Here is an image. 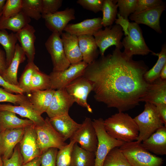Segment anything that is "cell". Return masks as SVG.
<instances>
[{
    "label": "cell",
    "mask_w": 166,
    "mask_h": 166,
    "mask_svg": "<svg viewBox=\"0 0 166 166\" xmlns=\"http://www.w3.org/2000/svg\"><path fill=\"white\" fill-rule=\"evenodd\" d=\"M132 57L115 48L88 65L83 76L92 83L96 101L121 112L139 105L148 84L144 77L148 68Z\"/></svg>",
    "instance_id": "obj_1"
},
{
    "label": "cell",
    "mask_w": 166,
    "mask_h": 166,
    "mask_svg": "<svg viewBox=\"0 0 166 166\" xmlns=\"http://www.w3.org/2000/svg\"><path fill=\"white\" fill-rule=\"evenodd\" d=\"M104 128L112 137L124 142L136 141L138 126L133 118L124 112H118L104 121Z\"/></svg>",
    "instance_id": "obj_2"
},
{
    "label": "cell",
    "mask_w": 166,
    "mask_h": 166,
    "mask_svg": "<svg viewBox=\"0 0 166 166\" xmlns=\"http://www.w3.org/2000/svg\"><path fill=\"white\" fill-rule=\"evenodd\" d=\"M133 119L139 129L138 136L136 140L139 143L148 138L164 125L156 106L149 103H145L143 111Z\"/></svg>",
    "instance_id": "obj_3"
},
{
    "label": "cell",
    "mask_w": 166,
    "mask_h": 166,
    "mask_svg": "<svg viewBox=\"0 0 166 166\" xmlns=\"http://www.w3.org/2000/svg\"><path fill=\"white\" fill-rule=\"evenodd\" d=\"M119 148L132 166H162V158L152 155L137 141L124 142Z\"/></svg>",
    "instance_id": "obj_4"
},
{
    "label": "cell",
    "mask_w": 166,
    "mask_h": 166,
    "mask_svg": "<svg viewBox=\"0 0 166 166\" xmlns=\"http://www.w3.org/2000/svg\"><path fill=\"white\" fill-rule=\"evenodd\" d=\"M104 121L101 118L92 121L97 139L94 166H102L109 152L114 148L119 147L124 143L112 137L107 133L104 128Z\"/></svg>",
    "instance_id": "obj_5"
},
{
    "label": "cell",
    "mask_w": 166,
    "mask_h": 166,
    "mask_svg": "<svg viewBox=\"0 0 166 166\" xmlns=\"http://www.w3.org/2000/svg\"><path fill=\"white\" fill-rule=\"evenodd\" d=\"M128 32V35L121 41L125 55L132 57L134 55L144 56L153 52L147 45L138 24L135 22H130Z\"/></svg>",
    "instance_id": "obj_6"
},
{
    "label": "cell",
    "mask_w": 166,
    "mask_h": 166,
    "mask_svg": "<svg viewBox=\"0 0 166 166\" xmlns=\"http://www.w3.org/2000/svg\"><path fill=\"white\" fill-rule=\"evenodd\" d=\"M34 128L42 154L49 148H54L59 149L67 144L65 143L62 136L53 127L49 117H47L45 119L43 124H34Z\"/></svg>",
    "instance_id": "obj_7"
},
{
    "label": "cell",
    "mask_w": 166,
    "mask_h": 166,
    "mask_svg": "<svg viewBox=\"0 0 166 166\" xmlns=\"http://www.w3.org/2000/svg\"><path fill=\"white\" fill-rule=\"evenodd\" d=\"M88 65L82 61L78 63L70 64L64 70L52 71L49 75L50 89L55 90L65 89L74 80L83 76Z\"/></svg>",
    "instance_id": "obj_8"
},
{
    "label": "cell",
    "mask_w": 166,
    "mask_h": 166,
    "mask_svg": "<svg viewBox=\"0 0 166 166\" xmlns=\"http://www.w3.org/2000/svg\"><path fill=\"white\" fill-rule=\"evenodd\" d=\"M123 35L121 27L117 24L106 27L94 34L93 36L101 56H104L106 50L112 46L121 49L123 47L121 41Z\"/></svg>",
    "instance_id": "obj_9"
},
{
    "label": "cell",
    "mask_w": 166,
    "mask_h": 166,
    "mask_svg": "<svg viewBox=\"0 0 166 166\" xmlns=\"http://www.w3.org/2000/svg\"><path fill=\"white\" fill-rule=\"evenodd\" d=\"M45 46L51 57L53 71H62L69 67L71 64L65 55L60 34L53 32L45 42Z\"/></svg>",
    "instance_id": "obj_10"
},
{
    "label": "cell",
    "mask_w": 166,
    "mask_h": 166,
    "mask_svg": "<svg viewBox=\"0 0 166 166\" xmlns=\"http://www.w3.org/2000/svg\"><path fill=\"white\" fill-rule=\"evenodd\" d=\"M78 143L82 148L95 152L97 147V139L92 121L86 117L80 128L69 139Z\"/></svg>",
    "instance_id": "obj_11"
},
{
    "label": "cell",
    "mask_w": 166,
    "mask_h": 166,
    "mask_svg": "<svg viewBox=\"0 0 166 166\" xmlns=\"http://www.w3.org/2000/svg\"><path fill=\"white\" fill-rule=\"evenodd\" d=\"M65 89L75 102L85 108L89 113H93L92 109L87 102L88 96L93 89V85L90 81L82 76L72 81Z\"/></svg>",
    "instance_id": "obj_12"
},
{
    "label": "cell",
    "mask_w": 166,
    "mask_h": 166,
    "mask_svg": "<svg viewBox=\"0 0 166 166\" xmlns=\"http://www.w3.org/2000/svg\"><path fill=\"white\" fill-rule=\"evenodd\" d=\"M19 143L23 164L41 156L34 124L25 128L23 135Z\"/></svg>",
    "instance_id": "obj_13"
},
{
    "label": "cell",
    "mask_w": 166,
    "mask_h": 166,
    "mask_svg": "<svg viewBox=\"0 0 166 166\" xmlns=\"http://www.w3.org/2000/svg\"><path fill=\"white\" fill-rule=\"evenodd\" d=\"M165 9L166 6L163 4L139 12L134 13L130 15L129 18L138 25H147L161 34L162 32L160 25V19Z\"/></svg>",
    "instance_id": "obj_14"
},
{
    "label": "cell",
    "mask_w": 166,
    "mask_h": 166,
    "mask_svg": "<svg viewBox=\"0 0 166 166\" xmlns=\"http://www.w3.org/2000/svg\"><path fill=\"white\" fill-rule=\"evenodd\" d=\"M74 102L65 89L55 90L46 113L49 118L69 114V109Z\"/></svg>",
    "instance_id": "obj_15"
},
{
    "label": "cell",
    "mask_w": 166,
    "mask_h": 166,
    "mask_svg": "<svg viewBox=\"0 0 166 166\" xmlns=\"http://www.w3.org/2000/svg\"><path fill=\"white\" fill-rule=\"evenodd\" d=\"M75 14L73 8L68 7L62 11L42 15V17L48 29L52 33H57L61 35L69 22L75 19Z\"/></svg>",
    "instance_id": "obj_16"
},
{
    "label": "cell",
    "mask_w": 166,
    "mask_h": 166,
    "mask_svg": "<svg viewBox=\"0 0 166 166\" xmlns=\"http://www.w3.org/2000/svg\"><path fill=\"white\" fill-rule=\"evenodd\" d=\"M25 128L6 130L0 132V153L2 159L12 156L14 148L22 140Z\"/></svg>",
    "instance_id": "obj_17"
},
{
    "label": "cell",
    "mask_w": 166,
    "mask_h": 166,
    "mask_svg": "<svg viewBox=\"0 0 166 166\" xmlns=\"http://www.w3.org/2000/svg\"><path fill=\"white\" fill-rule=\"evenodd\" d=\"M102 18L87 19L76 23L68 24L64 31L77 37L83 35H91L102 29Z\"/></svg>",
    "instance_id": "obj_18"
},
{
    "label": "cell",
    "mask_w": 166,
    "mask_h": 166,
    "mask_svg": "<svg viewBox=\"0 0 166 166\" xmlns=\"http://www.w3.org/2000/svg\"><path fill=\"white\" fill-rule=\"evenodd\" d=\"M35 31L33 26L28 24L16 33L20 45L27 57L28 62H34V60Z\"/></svg>",
    "instance_id": "obj_19"
},
{
    "label": "cell",
    "mask_w": 166,
    "mask_h": 166,
    "mask_svg": "<svg viewBox=\"0 0 166 166\" xmlns=\"http://www.w3.org/2000/svg\"><path fill=\"white\" fill-rule=\"evenodd\" d=\"M141 146L156 155L166 154V126L157 130L149 137L140 143Z\"/></svg>",
    "instance_id": "obj_20"
},
{
    "label": "cell",
    "mask_w": 166,
    "mask_h": 166,
    "mask_svg": "<svg viewBox=\"0 0 166 166\" xmlns=\"http://www.w3.org/2000/svg\"><path fill=\"white\" fill-rule=\"evenodd\" d=\"M142 101L155 105L166 104V80L159 78L148 83L145 93L140 100Z\"/></svg>",
    "instance_id": "obj_21"
},
{
    "label": "cell",
    "mask_w": 166,
    "mask_h": 166,
    "mask_svg": "<svg viewBox=\"0 0 166 166\" xmlns=\"http://www.w3.org/2000/svg\"><path fill=\"white\" fill-rule=\"evenodd\" d=\"M49 120L55 129L62 136L65 141L70 139L81 125L74 121L69 114L49 118Z\"/></svg>",
    "instance_id": "obj_22"
},
{
    "label": "cell",
    "mask_w": 166,
    "mask_h": 166,
    "mask_svg": "<svg viewBox=\"0 0 166 166\" xmlns=\"http://www.w3.org/2000/svg\"><path fill=\"white\" fill-rule=\"evenodd\" d=\"M61 36L65 55L70 64H77L83 61L78 37L66 32H63Z\"/></svg>",
    "instance_id": "obj_23"
},
{
    "label": "cell",
    "mask_w": 166,
    "mask_h": 166,
    "mask_svg": "<svg viewBox=\"0 0 166 166\" xmlns=\"http://www.w3.org/2000/svg\"><path fill=\"white\" fill-rule=\"evenodd\" d=\"M55 90H35L27 94V96L36 112L39 115L46 112L49 108Z\"/></svg>",
    "instance_id": "obj_24"
},
{
    "label": "cell",
    "mask_w": 166,
    "mask_h": 166,
    "mask_svg": "<svg viewBox=\"0 0 166 166\" xmlns=\"http://www.w3.org/2000/svg\"><path fill=\"white\" fill-rule=\"evenodd\" d=\"M25 59L26 55L24 51L20 45L17 43L13 58L9 66L1 75V77L9 83L18 86V69L20 64Z\"/></svg>",
    "instance_id": "obj_25"
},
{
    "label": "cell",
    "mask_w": 166,
    "mask_h": 166,
    "mask_svg": "<svg viewBox=\"0 0 166 166\" xmlns=\"http://www.w3.org/2000/svg\"><path fill=\"white\" fill-rule=\"evenodd\" d=\"M78 38L83 61L90 64L96 60L100 54L94 38L93 36L83 35Z\"/></svg>",
    "instance_id": "obj_26"
},
{
    "label": "cell",
    "mask_w": 166,
    "mask_h": 166,
    "mask_svg": "<svg viewBox=\"0 0 166 166\" xmlns=\"http://www.w3.org/2000/svg\"><path fill=\"white\" fill-rule=\"evenodd\" d=\"M7 111L18 114L32 121L35 125L43 124L45 119L34 109L31 104L15 106L0 104V111Z\"/></svg>",
    "instance_id": "obj_27"
},
{
    "label": "cell",
    "mask_w": 166,
    "mask_h": 166,
    "mask_svg": "<svg viewBox=\"0 0 166 166\" xmlns=\"http://www.w3.org/2000/svg\"><path fill=\"white\" fill-rule=\"evenodd\" d=\"M34 124L32 121L28 119L18 118L12 112L0 111V132L6 130L25 128Z\"/></svg>",
    "instance_id": "obj_28"
},
{
    "label": "cell",
    "mask_w": 166,
    "mask_h": 166,
    "mask_svg": "<svg viewBox=\"0 0 166 166\" xmlns=\"http://www.w3.org/2000/svg\"><path fill=\"white\" fill-rule=\"evenodd\" d=\"M95 152L85 150L76 143L73 146L71 166H94Z\"/></svg>",
    "instance_id": "obj_29"
},
{
    "label": "cell",
    "mask_w": 166,
    "mask_h": 166,
    "mask_svg": "<svg viewBox=\"0 0 166 166\" xmlns=\"http://www.w3.org/2000/svg\"><path fill=\"white\" fill-rule=\"evenodd\" d=\"M30 21V18L21 10L10 17L6 18H0V30L8 29L17 33Z\"/></svg>",
    "instance_id": "obj_30"
},
{
    "label": "cell",
    "mask_w": 166,
    "mask_h": 166,
    "mask_svg": "<svg viewBox=\"0 0 166 166\" xmlns=\"http://www.w3.org/2000/svg\"><path fill=\"white\" fill-rule=\"evenodd\" d=\"M18 39L16 33H9L6 30H0V44L5 51L7 67L14 56Z\"/></svg>",
    "instance_id": "obj_31"
},
{
    "label": "cell",
    "mask_w": 166,
    "mask_h": 166,
    "mask_svg": "<svg viewBox=\"0 0 166 166\" xmlns=\"http://www.w3.org/2000/svg\"><path fill=\"white\" fill-rule=\"evenodd\" d=\"M152 54L158 57V59L154 66L145 73L144 77L146 81L151 83L160 78V72L166 64V44L162 46L161 50L159 53L153 52Z\"/></svg>",
    "instance_id": "obj_32"
},
{
    "label": "cell",
    "mask_w": 166,
    "mask_h": 166,
    "mask_svg": "<svg viewBox=\"0 0 166 166\" xmlns=\"http://www.w3.org/2000/svg\"><path fill=\"white\" fill-rule=\"evenodd\" d=\"M116 3L115 0H104L101 10L103 26H112L115 22L118 13V6Z\"/></svg>",
    "instance_id": "obj_33"
},
{
    "label": "cell",
    "mask_w": 166,
    "mask_h": 166,
    "mask_svg": "<svg viewBox=\"0 0 166 166\" xmlns=\"http://www.w3.org/2000/svg\"><path fill=\"white\" fill-rule=\"evenodd\" d=\"M22 11L30 18L39 20L42 17V0H22Z\"/></svg>",
    "instance_id": "obj_34"
},
{
    "label": "cell",
    "mask_w": 166,
    "mask_h": 166,
    "mask_svg": "<svg viewBox=\"0 0 166 166\" xmlns=\"http://www.w3.org/2000/svg\"><path fill=\"white\" fill-rule=\"evenodd\" d=\"M102 166H132L119 147L112 149L106 157Z\"/></svg>",
    "instance_id": "obj_35"
},
{
    "label": "cell",
    "mask_w": 166,
    "mask_h": 166,
    "mask_svg": "<svg viewBox=\"0 0 166 166\" xmlns=\"http://www.w3.org/2000/svg\"><path fill=\"white\" fill-rule=\"evenodd\" d=\"M39 68L34 62H28L20 78L18 86L27 94L30 92L32 78L34 71Z\"/></svg>",
    "instance_id": "obj_36"
},
{
    "label": "cell",
    "mask_w": 166,
    "mask_h": 166,
    "mask_svg": "<svg viewBox=\"0 0 166 166\" xmlns=\"http://www.w3.org/2000/svg\"><path fill=\"white\" fill-rule=\"evenodd\" d=\"M49 89L50 80L49 75L41 72L39 68L36 69L32 77L30 92L35 90H45Z\"/></svg>",
    "instance_id": "obj_37"
},
{
    "label": "cell",
    "mask_w": 166,
    "mask_h": 166,
    "mask_svg": "<svg viewBox=\"0 0 166 166\" xmlns=\"http://www.w3.org/2000/svg\"><path fill=\"white\" fill-rule=\"evenodd\" d=\"M76 142L70 140L62 148L58 149L56 158V166H71L72 152Z\"/></svg>",
    "instance_id": "obj_38"
},
{
    "label": "cell",
    "mask_w": 166,
    "mask_h": 166,
    "mask_svg": "<svg viewBox=\"0 0 166 166\" xmlns=\"http://www.w3.org/2000/svg\"><path fill=\"white\" fill-rule=\"evenodd\" d=\"M8 102L19 105L31 103L27 96L23 94H14L0 88V102Z\"/></svg>",
    "instance_id": "obj_39"
},
{
    "label": "cell",
    "mask_w": 166,
    "mask_h": 166,
    "mask_svg": "<svg viewBox=\"0 0 166 166\" xmlns=\"http://www.w3.org/2000/svg\"><path fill=\"white\" fill-rule=\"evenodd\" d=\"M119 12L118 13L124 18L128 19L130 14L135 11L137 0H115Z\"/></svg>",
    "instance_id": "obj_40"
},
{
    "label": "cell",
    "mask_w": 166,
    "mask_h": 166,
    "mask_svg": "<svg viewBox=\"0 0 166 166\" xmlns=\"http://www.w3.org/2000/svg\"><path fill=\"white\" fill-rule=\"evenodd\" d=\"M22 0H7L1 18H6L12 16L22 10Z\"/></svg>",
    "instance_id": "obj_41"
},
{
    "label": "cell",
    "mask_w": 166,
    "mask_h": 166,
    "mask_svg": "<svg viewBox=\"0 0 166 166\" xmlns=\"http://www.w3.org/2000/svg\"><path fill=\"white\" fill-rule=\"evenodd\" d=\"M58 149L49 148L44 152L41 155L40 166H56V158Z\"/></svg>",
    "instance_id": "obj_42"
},
{
    "label": "cell",
    "mask_w": 166,
    "mask_h": 166,
    "mask_svg": "<svg viewBox=\"0 0 166 166\" xmlns=\"http://www.w3.org/2000/svg\"><path fill=\"white\" fill-rule=\"evenodd\" d=\"M63 2L62 0H42V16L57 11L61 7Z\"/></svg>",
    "instance_id": "obj_43"
},
{
    "label": "cell",
    "mask_w": 166,
    "mask_h": 166,
    "mask_svg": "<svg viewBox=\"0 0 166 166\" xmlns=\"http://www.w3.org/2000/svg\"><path fill=\"white\" fill-rule=\"evenodd\" d=\"M104 0H78L77 3L83 8L96 13L101 11Z\"/></svg>",
    "instance_id": "obj_44"
},
{
    "label": "cell",
    "mask_w": 166,
    "mask_h": 166,
    "mask_svg": "<svg viewBox=\"0 0 166 166\" xmlns=\"http://www.w3.org/2000/svg\"><path fill=\"white\" fill-rule=\"evenodd\" d=\"M3 166H21L23 159L20 148L17 146L15 148L11 156L8 159H2Z\"/></svg>",
    "instance_id": "obj_45"
},
{
    "label": "cell",
    "mask_w": 166,
    "mask_h": 166,
    "mask_svg": "<svg viewBox=\"0 0 166 166\" xmlns=\"http://www.w3.org/2000/svg\"><path fill=\"white\" fill-rule=\"evenodd\" d=\"M162 4L163 2L161 0H137L134 13L139 12Z\"/></svg>",
    "instance_id": "obj_46"
},
{
    "label": "cell",
    "mask_w": 166,
    "mask_h": 166,
    "mask_svg": "<svg viewBox=\"0 0 166 166\" xmlns=\"http://www.w3.org/2000/svg\"><path fill=\"white\" fill-rule=\"evenodd\" d=\"M0 86L2 87L7 92L17 94H23L24 93L19 87L10 84L6 81L0 75Z\"/></svg>",
    "instance_id": "obj_47"
},
{
    "label": "cell",
    "mask_w": 166,
    "mask_h": 166,
    "mask_svg": "<svg viewBox=\"0 0 166 166\" xmlns=\"http://www.w3.org/2000/svg\"><path fill=\"white\" fill-rule=\"evenodd\" d=\"M117 18L115 21L116 24L120 26L124 32L125 36H127L128 34V28L130 22L128 19L124 18L118 13H117Z\"/></svg>",
    "instance_id": "obj_48"
},
{
    "label": "cell",
    "mask_w": 166,
    "mask_h": 166,
    "mask_svg": "<svg viewBox=\"0 0 166 166\" xmlns=\"http://www.w3.org/2000/svg\"><path fill=\"white\" fill-rule=\"evenodd\" d=\"M155 106L161 120L166 126V104H160Z\"/></svg>",
    "instance_id": "obj_49"
},
{
    "label": "cell",
    "mask_w": 166,
    "mask_h": 166,
    "mask_svg": "<svg viewBox=\"0 0 166 166\" xmlns=\"http://www.w3.org/2000/svg\"><path fill=\"white\" fill-rule=\"evenodd\" d=\"M7 68L5 52L0 48V75L1 76Z\"/></svg>",
    "instance_id": "obj_50"
},
{
    "label": "cell",
    "mask_w": 166,
    "mask_h": 166,
    "mask_svg": "<svg viewBox=\"0 0 166 166\" xmlns=\"http://www.w3.org/2000/svg\"><path fill=\"white\" fill-rule=\"evenodd\" d=\"M41 156L37 157L21 166H40Z\"/></svg>",
    "instance_id": "obj_51"
},
{
    "label": "cell",
    "mask_w": 166,
    "mask_h": 166,
    "mask_svg": "<svg viewBox=\"0 0 166 166\" xmlns=\"http://www.w3.org/2000/svg\"><path fill=\"white\" fill-rule=\"evenodd\" d=\"M160 78L163 80H166V64H165L160 73Z\"/></svg>",
    "instance_id": "obj_52"
},
{
    "label": "cell",
    "mask_w": 166,
    "mask_h": 166,
    "mask_svg": "<svg viewBox=\"0 0 166 166\" xmlns=\"http://www.w3.org/2000/svg\"><path fill=\"white\" fill-rule=\"evenodd\" d=\"M6 1V0H0V13H2Z\"/></svg>",
    "instance_id": "obj_53"
},
{
    "label": "cell",
    "mask_w": 166,
    "mask_h": 166,
    "mask_svg": "<svg viewBox=\"0 0 166 166\" xmlns=\"http://www.w3.org/2000/svg\"><path fill=\"white\" fill-rule=\"evenodd\" d=\"M0 166H3V163L0 153Z\"/></svg>",
    "instance_id": "obj_54"
},
{
    "label": "cell",
    "mask_w": 166,
    "mask_h": 166,
    "mask_svg": "<svg viewBox=\"0 0 166 166\" xmlns=\"http://www.w3.org/2000/svg\"><path fill=\"white\" fill-rule=\"evenodd\" d=\"M2 13H0V18L1 17V16H2Z\"/></svg>",
    "instance_id": "obj_55"
}]
</instances>
